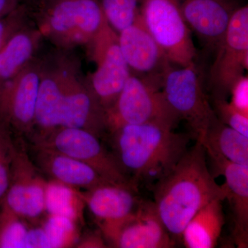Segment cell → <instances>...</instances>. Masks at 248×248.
<instances>
[{
    "instance_id": "obj_1",
    "label": "cell",
    "mask_w": 248,
    "mask_h": 248,
    "mask_svg": "<svg viewBox=\"0 0 248 248\" xmlns=\"http://www.w3.org/2000/svg\"><path fill=\"white\" fill-rule=\"evenodd\" d=\"M152 190L156 212L173 239L181 238L199 210L213 201L224 202L227 196L224 185H218L209 170L205 148L197 141Z\"/></svg>"
},
{
    "instance_id": "obj_2",
    "label": "cell",
    "mask_w": 248,
    "mask_h": 248,
    "mask_svg": "<svg viewBox=\"0 0 248 248\" xmlns=\"http://www.w3.org/2000/svg\"><path fill=\"white\" fill-rule=\"evenodd\" d=\"M112 154L139 189H153L187 151L190 137L154 124L124 125L108 133Z\"/></svg>"
},
{
    "instance_id": "obj_3",
    "label": "cell",
    "mask_w": 248,
    "mask_h": 248,
    "mask_svg": "<svg viewBox=\"0 0 248 248\" xmlns=\"http://www.w3.org/2000/svg\"><path fill=\"white\" fill-rule=\"evenodd\" d=\"M40 85L60 106V127L83 129L101 140L107 138L105 110L90 89L73 50L55 48L42 55Z\"/></svg>"
},
{
    "instance_id": "obj_4",
    "label": "cell",
    "mask_w": 248,
    "mask_h": 248,
    "mask_svg": "<svg viewBox=\"0 0 248 248\" xmlns=\"http://www.w3.org/2000/svg\"><path fill=\"white\" fill-rule=\"evenodd\" d=\"M28 14L55 48L88 46L107 22L99 0H26Z\"/></svg>"
},
{
    "instance_id": "obj_5",
    "label": "cell",
    "mask_w": 248,
    "mask_h": 248,
    "mask_svg": "<svg viewBox=\"0 0 248 248\" xmlns=\"http://www.w3.org/2000/svg\"><path fill=\"white\" fill-rule=\"evenodd\" d=\"M105 112L108 135L122 125L131 124H158L174 130L181 121L160 86L133 75Z\"/></svg>"
},
{
    "instance_id": "obj_6",
    "label": "cell",
    "mask_w": 248,
    "mask_h": 248,
    "mask_svg": "<svg viewBox=\"0 0 248 248\" xmlns=\"http://www.w3.org/2000/svg\"><path fill=\"white\" fill-rule=\"evenodd\" d=\"M161 91L180 120L186 122L196 141H202L217 117L204 91L195 63L171 66L165 75Z\"/></svg>"
},
{
    "instance_id": "obj_7",
    "label": "cell",
    "mask_w": 248,
    "mask_h": 248,
    "mask_svg": "<svg viewBox=\"0 0 248 248\" xmlns=\"http://www.w3.org/2000/svg\"><path fill=\"white\" fill-rule=\"evenodd\" d=\"M140 11L147 30L172 65L195 63L196 48L178 0H140Z\"/></svg>"
},
{
    "instance_id": "obj_8",
    "label": "cell",
    "mask_w": 248,
    "mask_h": 248,
    "mask_svg": "<svg viewBox=\"0 0 248 248\" xmlns=\"http://www.w3.org/2000/svg\"><path fill=\"white\" fill-rule=\"evenodd\" d=\"M29 141L89 165L111 184L136 187L125 175L112 152L108 151L101 139L91 132L80 128L59 127L46 135L29 139Z\"/></svg>"
},
{
    "instance_id": "obj_9",
    "label": "cell",
    "mask_w": 248,
    "mask_h": 248,
    "mask_svg": "<svg viewBox=\"0 0 248 248\" xmlns=\"http://www.w3.org/2000/svg\"><path fill=\"white\" fill-rule=\"evenodd\" d=\"M14 136V155L9 188L2 204L31 225L46 216L47 181L31 159L22 137Z\"/></svg>"
},
{
    "instance_id": "obj_10",
    "label": "cell",
    "mask_w": 248,
    "mask_h": 248,
    "mask_svg": "<svg viewBox=\"0 0 248 248\" xmlns=\"http://www.w3.org/2000/svg\"><path fill=\"white\" fill-rule=\"evenodd\" d=\"M42 69V55L39 54L16 76L0 85V123L16 136L28 139L33 133Z\"/></svg>"
},
{
    "instance_id": "obj_11",
    "label": "cell",
    "mask_w": 248,
    "mask_h": 248,
    "mask_svg": "<svg viewBox=\"0 0 248 248\" xmlns=\"http://www.w3.org/2000/svg\"><path fill=\"white\" fill-rule=\"evenodd\" d=\"M96 69L87 78L94 97L104 110L110 108L130 76L119 44L118 33L106 22L87 46Z\"/></svg>"
},
{
    "instance_id": "obj_12",
    "label": "cell",
    "mask_w": 248,
    "mask_h": 248,
    "mask_svg": "<svg viewBox=\"0 0 248 248\" xmlns=\"http://www.w3.org/2000/svg\"><path fill=\"white\" fill-rule=\"evenodd\" d=\"M210 69L214 98L226 99L232 84L248 67V7L239 6L233 14L226 34L215 50Z\"/></svg>"
},
{
    "instance_id": "obj_13",
    "label": "cell",
    "mask_w": 248,
    "mask_h": 248,
    "mask_svg": "<svg viewBox=\"0 0 248 248\" xmlns=\"http://www.w3.org/2000/svg\"><path fill=\"white\" fill-rule=\"evenodd\" d=\"M98 226L110 247L170 248L175 245L151 201L143 200L128 216Z\"/></svg>"
},
{
    "instance_id": "obj_14",
    "label": "cell",
    "mask_w": 248,
    "mask_h": 248,
    "mask_svg": "<svg viewBox=\"0 0 248 248\" xmlns=\"http://www.w3.org/2000/svg\"><path fill=\"white\" fill-rule=\"evenodd\" d=\"M118 37L121 51L131 75L162 88L165 75L172 64L147 30L140 15L132 25L119 32Z\"/></svg>"
},
{
    "instance_id": "obj_15",
    "label": "cell",
    "mask_w": 248,
    "mask_h": 248,
    "mask_svg": "<svg viewBox=\"0 0 248 248\" xmlns=\"http://www.w3.org/2000/svg\"><path fill=\"white\" fill-rule=\"evenodd\" d=\"M184 20L207 48L215 51L239 7L234 0H178Z\"/></svg>"
},
{
    "instance_id": "obj_16",
    "label": "cell",
    "mask_w": 248,
    "mask_h": 248,
    "mask_svg": "<svg viewBox=\"0 0 248 248\" xmlns=\"http://www.w3.org/2000/svg\"><path fill=\"white\" fill-rule=\"evenodd\" d=\"M28 151L34 164L50 180L79 190L109 183L89 165L46 147L30 143Z\"/></svg>"
},
{
    "instance_id": "obj_17",
    "label": "cell",
    "mask_w": 248,
    "mask_h": 248,
    "mask_svg": "<svg viewBox=\"0 0 248 248\" xmlns=\"http://www.w3.org/2000/svg\"><path fill=\"white\" fill-rule=\"evenodd\" d=\"M133 186L107 183L91 190H79L98 226L122 219L136 210L142 200Z\"/></svg>"
},
{
    "instance_id": "obj_18",
    "label": "cell",
    "mask_w": 248,
    "mask_h": 248,
    "mask_svg": "<svg viewBox=\"0 0 248 248\" xmlns=\"http://www.w3.org/2000/svg\"><path fill=\"white\" fill-rule=\"evenodd\" d=\"M217 173L224 176L226 200L234 215L233 237L238 248L248 245V166L234 164L215 155H207Z\"/></svg>"
},
{
    "instance_id": "obj_19",
    "label": "cell",
    "mask_w": 248,
    "mask_h": 248,
    "mask_svg": "<svg viewBox=\"0 0 248 248\" xmlns=\"http://www.w3.org/2000/svg\"><path fill=\"white\" fill-rule=\"evenodd\" d=\"M43 40L31 19L11 37L0 50V85L16 76L40 54Z\"/></svg>"
},
{
    "instance_id": "obj_20",
    "label": "cell",
    "mask_w": 248,
    "mask_h": 248,
    "mask_svg": "<svg viewBox=\"0 0 248 248\" xmlns=\"http://www.w3.org/2000/svg\"><path fill=\"white\" fill-rule=\"evenodd\" d=\"M224 224L222 201H213L191 218L181 238L187 248H213L217 246Z\"/></svg>"
},
{
    "instance_id": "obj_21",
    "label": "cell",
    "mask_w": 248,
    "mask_h": 248,
    "mask_svg": "<svg viewBox=\"0 0 248 248\" xmlns=\"http://www.w3.org/2000/svg\"><path fill=\"white\" fill-rule=\"evenodd\" d=\"M200 142L207 155L222 156L234 164L248 166V137L222 123L218 117Z\"/></svg>"
},
{
    "instance_id": "obj_22",
    "label": "cell",
    "mask_w": 248,
    "mask_h": 248,
    "mask_svg": "<svg viewBox=\"0 0 248 248\" xmlns=\"http://www.w3.org/2000/svg\"><path fill=\"white\" fill-rule=\"evenodd\" d=\"M85 207L79 190L56 181H47L45 192L46 215L66 217L79 224L84 221Z\"/></svg>"
},
{
    "instance_id": "obj_23",
    "label": "cell",
    "mask_w": 248,
    "mask_h": 248,
    "mask_svg": "<svg viewBox=\"0 0 248 248\" xmlns=\"http://www.w3.org/2000/svg\"><path fill=\"white\" fill-rule=\"evenodd\" d=\"M48 248H69L79 240L78 224L71 218L59 215H46L40 222Z\"/></svg>"
},
{
    "instance_id": "obj_24",
    "label": "cell",
    "mask_w": 248,
    "mask_h": 248,
    "mask_svg": "<svg viewBox=\"0 0 248 248\" xmlns=\"http://www.w3.org/2000/svg\"><path fill=\"white\" fill-rule=\"evenodd\" d=\"M31 224L0 205V248H26Z\"/></svg>"
},
{
    "instance_id": "obj_25",
    "label": "cell",
    "mask_w": 248,
    "mask_h": 248,
    "mask_svg": "<svg viewBox=\"0 0 248 248\" xmlns=\"http://www.w3.org/2000/svg\"><path fill=\"white\" fill-rule=\"evenodd\" d=\"M108 24L117 33L130 27L140 15V0H99Z\"/></svg>"
},
{
    "instance_id": "obj_26",
    "label": "cell",
    "mask_w": 248,
    "mask_h": 248,
    "mask_svg": "<svg viewBox=\"0 0 248 248\" xmlns=\"http://www.w3.org/2000/svg\"><path fill=\"white\" fill-rule=\"evenodd\" d=\"M14 147L13 134L0 123V205L9 188Z\"/></svg>"
},
{
    "instance_id": "obj_27",
    "label": "cell",
    "mask_w": 248,
    "mask_h": 248,
    "mask_svg": "<svg viewBox=\"0 0 248 248\" xmlns=\"http://www.w3.org/2000/svg\"><path fill=\"white\" fill-rule=\"evenodd\" d=\"M214 110L222 123L248 138V115L233 107L225 99L214 98Z\"/></svg>"
},
{
    "instance_id": "obj_28",
    "label": "cell",
    "mask_w": 248,
    "mask_h": 248,
    "mask_svg": "<svg viewBox=\"0 0 248 248\" xmlns=\"http://www.w3.org/2000/svg\"><path fill=\"white\" fill-rule=\"evenodd\" d=\"M30 21L24 3H20L12 12L0 17V50L19 29Z\"/></svg>"
},
{
    "instance_id": "obj_29",
    "label": "cell",
    "mask_w": 248,
    "mask_h": 248,
    "mask_svg": "<svg viewBox=\"0 0 248 248\" xmlns=\"http://www.w3.org/2000/svg\"><path fill=\"white\" fill-rule=\"evenodd\" d=\"M230 94L232 105L240 112L248 115V78L247 76L240 77L232 86Z\"/></svg>"
},
{
    "instance_id": "obj_30",
    "label": "cell",
    "mask_w": 248,
    "mask_h": 248,
    "mask_svg": "<svg viewBox=\"0 0 248 248\" xmlns=\"http://www.w3.org/2000/svg\"><path fill=\"white\" fill-rule=\"evenodd\" d=\"M78 248H108L107 241L99 231L98 232L91 233L80 239L76 244Z\"/></svg>"
},
{
    "instance_id": "obj_31",
    "label": "cell",
    "mask_w": 248,
    "mask_h": 248,
    "mask_svg": "<svg viewBox=\"0 0 248 248\" xmlns=\"http://www.w3.org/2000/svg\"><path fill=\"white\" fill-rule=\"evenodd\" d=\"M19 4V0H0V17L12 12Z\"/></svg>"
},
{
    "instance_id": "obj_32",
    "label": "cell",
    "mask_w": 248,
    "mask_h": 248,
    "mask_svg": "<svg viewBox=\"0 0 248 248\" xmlns=\"http://www.w3.org/2000/svg\"><path fill=\"white\" fill-rule=\"evenodd\" d=\"M19 2L23 3V2H24V1H26V0H19Z\"/></svg>"
},
{
    "instance_id": "obj_33",
    "label": "cell",
    "mask_w": 248,
    "mask_h": 248,
    "mask_svg": "<svg viewBox=\"0 0 248 248\" xmlns=\"http://www.w3.org/2000/svg\"><path fill=\"white\" fill-rule=\"evenodd\" d=\"M234 1H237V0H234Z\"/></svg>"
}]
</instances>
